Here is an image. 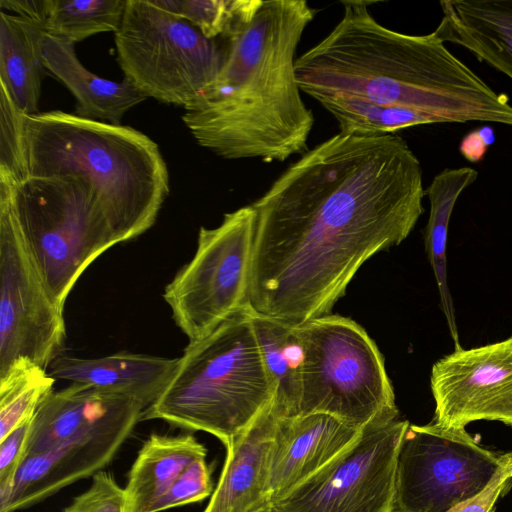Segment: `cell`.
Wrapping results in <instances>:
<instances>
[{
  "label": "cell",
  "instance_id": "obj_1",
  "mask_svg": "<svg viewBox=\"0 0 512 512\" xmlns=\"http://www.w3.org/2000/svg\"><path fill=\"white\" fill-rule=\"evenodd\" d=\"M424 195L394 133L339 132L308 150L251 204L250 309L291 325L330 314L370 257L408 237Z\"/></svg>",
  "mask_w": 512,
  "mask_h": 512
},
{
  "label": "cell",
  "instance_id": "obj_2",
  "mask_svg": "<svg viewBox=\"0 0 512 512\" xmlns=\"http://www.w3.org/2000/svg\"><path fill=\"white\" fill-rule=\"evenodd\" d=\"M334 29L295 62L300 90L319 101L361 98L413 109L443 122L512 126V105L452 54L434 33L410 35L380 24L367 2L344 1Z\"/></svg>",
  "mask_w": 512,
  "mask_h": 512
},
{
  "label": "cell",
  "instance_id": "obj_3",
  "mask_svg": "<svg viewBox=\"0 0 512 512\" xmlns=\"http://www.w3.org/2000/svg\"><path fill=\"white\" fill-rule=\"evenodd\" d=\"M315 14L304 0H262L226 37L215 81L182 117L200 146L224 159L264 162L308 151L314 115L301 96L295 55Z\"/></svg>",
  "mask_w": 512,
  "mask_h": 512
},
{
  "label": "cell",
  "instance_id": "obj_4",
  "mask_svg": "<svg viewBox=\"0 0 512 512\" xmlns=\"http://www.w3.org/2000/svg\"><path fill=\"white\" fill-rule=\"evenodd\" d=\"M29 177H76L93 191L118 243L147 231L169 193L158 145L123 125L60 110L26 116Z\"/></svg>",
  "mask_w": 512,
  "mask_h": 512
},
{
  "label": "cell",
  "instance_id": "obj_5",
  "mask_svg": "<svg viewBox=\"0 0 512 512\" xmlns=\"http://www.w3.org/2000/svg\"><path fill=\"white\" fill-rule=\"evenodd\" d=\"M274 395L248 307L189 342L142 420L160 419L207 432L227 449L269 407Z\"/></svg>",
  "mask_w": 512,
  "mask_h": 512
},
{
  "label": "cell",
  "instance_id": "obj_6",
  "mask_svg": "<svg viewBox=\"0 0 512 512\" xmlns=\"http://www.w3.org/2000/svg\"><path fill=\"white\" fill-rule=\"evenodd\" d=\"M294 332L303 353L294 417L325 413L360 429L399 417L384 358L359 324L328 314L294 325Z\"/></svg>",
  "mask_w": 512,
  "mask_h": 512
},
{
  "label": "cell",
  "instance_id": "obj_7",
  "mask_svg": "<svg viewBox=\"0 0 512 512\" xmlns=\"http://www.w3.org/2000/svg\"><path fill=\"white\" fill-rule=\"evenodd\" d=\"M47 288L64 310L84 270L118 244L88 184L76 177L0 179Z\"/></svg>",
  "mask_w": 512,
  "mask_h": 512
},
{
  "label": "cell",
  "instance_id": "obj_8",
  "mask_svg": "<svg viewBox=\"0 0 512 512\" xmlns=\"http://www.w3.org/2000/svg\"><path fill=\"white\" fill-rule=\"evenodd\" d=\"M114 39L125 78L146 98L185 110L204 98L225 56L214 40L151 0H127Z\"/></svg>",
  "mask_w": 512,
  "mask_h": 512
},
{
  "label": "cell",
  "instance_id": "obj_9",
  "mask_svg": "<svg viewBox=\"0 0 512 512\" xmlns=\"http://www.w3.org/2000/svg\"><path fill=\"white\" fill-rule=\"evenodd\" d=\"M255 229L251 205L226 213L215 228L201 227L193 258L166 286L163 297L189 342L249 307Z\"/></svg>",
  "mask_w": 512,
  "mask_h": 512
},
{
  "label": "cell",
  "instance_id": "obj_10",
  "mask_svg": "<svg viewBox=\"0 0 512 512\" xmlns=\"http://www.w3.org/2000/svg\"><path fill=\"white\" fill-rule=\"evenodd\" d=\"M504 456L465 428L409 424L397 457L394 512L450 511L489 483Z\"/></svg>",
  "mask_w": 512,
  "mask_h": 512
},
{
  "label": "cell",
  "instance_id": "obj_11",
  "mask_svg": "<svg viewBox=\"0 0 512 512\" xmlns=\"http://www.w3.org/2000/svg\"><path fill=\"white\" fill-rule=\"evenodd\" d=\"M65 334L63 309L52 298L0 188V377L23 364L47 370Z\"/></svg>",
  "mask_w": 512,
  "mask_h": 512
},
{
  "label": "cell",
  "instance_id": "obj_12",
  "mask_svg": "<svg viewBox=\"0 0 512 512\" xmlns=\"http://www.w3.org/2000/svg\"><path fill=\"white\" fill-rule=\"evenodd\" d=\"M409 426L398 418L362 428L328 464L271 506L275 512H394L400 444Z\"/></svg>",
  "mask_w": 512,
  "mask_h": 512
},
{
  "label": "cell",
  "instance_id": "obj_13",
  "mask_svg": "<svg viewBox=\"0 0 512 512\" xmlns=\"http://www.w3.org/2000/svg\"><path fill=\"white\" fill-rule=\"evenodd\" d=\"M430 384L435 423L465 428L491 420L512 427V337L441 358L432 367Z\"/></svg>",
  "mask_w": 512,
  "mask_h": 512
},
{
  "label": "cell",
  "instance_id": "obj_14",
  "mask_svg": "<svg viewBox=\"0 0 512 512\" xmlns=\"http://www.w3.org/2000/svg\"><path fill=\"white\" fill-rule=\"evenodd\" d=\"M147 406L124 394L72 383L52 392L35 412L24 459L65 444L142 420Z\"/></svg>",
  "mask_w": 512,
  "mask_h": 512
},
{
  "label": "cell",
  "instance_id": "obj_15",
  "mask_svg": "<svg viewBox=\"0 0 512 512\" xmlns=\"http://www.w3.org/2000/svg\"><path fill=\"white\" fill-rule=\"evenodd\" d=\"M361 430L325 413L279 417L270 463V505L348 448Z\"/></svg>",
  "mask_w": 512,
  "mask_h": 512
},
{
  "label": "cell",
  "instance_id": "obj_16",
  "mask_svg": "<svg viewBox=\"0 0 512 512\" xmlns=\"http://www.w3.org/2000/svg\"><path fill=\"white\" fill-rule=\"evenodd\" d=\"M135 426L122 425L26 457L18 470L12 494L0 512L29 507L82 478L93 476L113 459Z\"/></svg>",
  "mask_w": 512,
  "mask_h": 512
},
{
  "label": "cell",
  "instance_id": "obj_17",
  "mask_svg": "<svg viewBox=\"0 0 512 512\" xmlns=\"http://www.w3.org/2000/svg\"><path fill=\"white\" fill-rule=\"evenodd\" d=\"M278 418L272 402L226 449L218 484L202 512H255L270 505L268 484Z\"/></svg>",
  "mask_w": 512,
  "mask_h": 512
},
{
  "label": "cell",
  "instance_id": "obj_18",
  "mask_svg": "<svg viewBox=\"0 0 512 512\" xmlns=\"http://www.w3.org/2000/svg\"><path fill=\"white\" fill-rule=\"evenodd\" d=\"M178 358L116 353L84 359L57 356L48 367L51 377L136 398L147 407L162 393Z\"/></svg>",
  "mask_w": 512,
  "mask_h": 512
},
{
  "label": "cell",
  "instance_id": "obj_19",
  "mask_svg": "<svg viewBox=\"0 0 512 512\" xmlns=\"http://www.w3.org/2000/svg\"><path fill=\"white\" fill-rule=\"evenodd\" d=\"M440 6L434 33L512 79V0H446Z\"/></svg>",
  "mask_w": 512,
  "mask_h": 512
},
{
  "label": "cell",
  "instance_id": "obj_20",
  "mask_svg": "<svg viewBox=\"0 0 512 512\" xmlns=\"http://www.w3.org/2000/svg\"><path fill=\"white\" fill-rule=\"evenodd\" d=\"M42 53L45 69L75 97L79 117L120 125L124 114L146 99L126 78L115 82L86 69L73 44L44 35Z\"/></svg>",
  "mask_w": 512,
  "mask_h": 512
},
{
  "label": "cell",
  "instance_id": "obj_21",
  "mask_svg": "<svg viewBox=\"0 0 512 512\" xmlns=\"http://www.w3.org/2000/svg\"><path fill=\"white\" fill-rule=\"evenodd\" d=\"M206 456L205 446L191 434H151L139 450L124 487L128 512H151L183 470Z\"/></svg>",
  "mask_w": 512,
  "mask_h": 512
},
{
  "label": "cell",
  "instance_id": "obj_22",
  "mask_svg": "<svg viewBox=\"0 0 512 512\" xmlns=\"http://www.w3.org/2000/svg\"><path fill=\"white\" fill-rule=\"evenodd\" d=\"M44 33L35 24L0 13V87L25 115L39 113L41 80L45 69Z\"/></svg>",
  "mask_w": 512,
  "mask_h": 512
},
{
  "label": "cell",
  "instance_id": "obj_23",
  "mask_svg": "<svg viewBox=\"0 0 512 512\" xmlns=\"http://www.w3.org/2000/svg\"><path fill=\"white\" fill-rule=\"evenodd\" d=\"M478 173L470 167L444 169L425 190L430 202V214L425 232L426 252L436 279L441 309L445 315L455 350L461 349L453 302L447 281L448 226L460 194L476 179Z\"/></svg>",
  "mask_w": 512,
  "mask_h": 512
},
{
  "label": "cell",
  "instance_id": "obj_24",
  "mask_svg": "<svg viewBox=\"0 0 512 512\" xmlns=\"http://www.w3.org/2000/svg\"><path fill=\"white\" fill-rule=\"evenodd\" d=\"M251 312L265 366L275 389L273 407L280 417H294L301 390L303 360L294 325Z\"/></svg>",
  "mask_w": 512,
  "mask_h": 512
},
{
  "label": "cell",
  "instance_id": "obj_25",
  "mask_svg": "<svg viewBox=\"0 0 512 512\" xmlns=\"http://www.w3.org/2000/svg\"><path fill=\"white\" fill-rule=\"evenodd\" d=\"M127 0H45L39 28L44 35L75 44L103 32L116 33Z\"/></svg>",
  "mask_w": 512,
  "mask_h": 512
},
{
  "label": "cell",
  "instance_id": "obj_26",
  "mask_svg": "<svg viewBox=\"0 0 512 512\" xmlns=\"http://www.w3.org/2000/svg\"><path fill=\"white\" fill-rule=\"evenodd\" d=\"M318 102L336 119L340 132L347 134H389L421 124L440 123L426 113L356 97H328Z\"/></svg>",
  "mask_w": 512,
  "mask_h": 512
},
{
  "label": "cell",
  "instance_id": "obj_27",
  "mask_svg": "<svg viewBox=\"0 0 512 512\" xmlns=\"http://www.w3.org/2000/svg\"><path fill=\"white\" fill-rule=\"evenodd\" d=\"M55 379L46 369L23 364L0 377V440L33 418L53 392Z\"/></svg>",
  "mask_w": 512,
  "mask_h": 512
},
{
  "label": "cell",
  "instance_id": "obj_28",
  "mask_svg": "<svg viewBox=\"0 0 512 512\" xmlns=\"http://www.w3.org/2000/svg\"><path fill=\"white\" fill-rule=\"evenodd\" d=\"M195 26L206 38H226L237 26L251 19L262 0H151Z\"/></svg>",
  "mask_w": 512,
  "mask_h": 512
},
{
  "label": "cell",
  "instance_id": "obj_29",
  "mask_svg": "<svg viewBox=\"0 0 512 512\" xmlns=\"http://www.w3.org/2000/svg\"><path fill=\"white\" fill-rule=\"evenodd\" d=\"M26 116L0 87V179L13 184L27 179Z\"/></svg>",
  "mask_w": 512,
  "mask_h": 512
},
{
  "label": "cell",
  "instance_id": "obj_30",
  "mask_svg": "<svg viewBox=\"0 0 512 512\" xmlns=\"http://www.w3.org/2000/svg\"><path fill=\"white\" fill-rule=\"evenodd\" d=\"M213 491L211 468L206 458L197 459L183 470L170 489L153 506L151 512H161L202 501L211 496Z\"/></svg>",
  "mask_w": 512,
  "mask_h": 512
},
{
  "label": "cell",
  "instance_id": "obj_31",
  "mask_svg": "<svg viewBox=\"0 0 512 512\" xmlns=\"http://www.w3.org/2000/svg\"><path fill=\"white\" fill-rule=\"evenodd\" d=\"M63 512H128L125 488L111 473L100 470L92 476L90 487L76 496Z\"/></svg>",
  "mask_w": 512,
  "mask_h": 512
},
{
  "label": "cell",
  "instance_id": "obj_32",
  "mask_svg": "<svg viewBox=\"0 0 512 512\" xmlns=\"http://www.w3.org/2000/svg\"><path fill=\"white\" fill-rule=\"evenodd\" d=\"M32 419L0 440V508L6 505L12 494L18 470L24 460Z\"/></svg>",
  "mask_w": 512,
  "mask_h": 512
},
{
  "label": "cell",
  "instance_id": "obj_33",
  "mask_svg": "<svg viewBox=\"0 0 512 512\" xmlns=\"http://www.w3.org/2000/svg\"><path fill=\"white\" fill-rule=\"evenodd\" d=\"M511 483L512 452H507L489 483L474 497L455 506L448 512H494L496 501L509 489Z\"/></svg>",
  "mask_w": 512,
  "mask_h": 512
},
{
  "label": "cell",
  "instance_id": "obj_34",
  "mask_svg": "<svg viewBox=\"0 0 512 512\" xmlns=\"http://www.w3.org/2000/svg\"><path fill=\"white\" fill-rule=\"evenodd\" d=\"M495 141V134L490 126H483L466 134L459 146L462 156L472 162H480L487 153L488 147Z\"/></svg>",
  "mask_w": 512,
  "mask_h": 512
},
{
  "label": "cell",
  "instance_id": "obj_35",
  "mask_svg": "<svg viewBox=\"0 0 512 512\" xmlns=\"http://www.w3.org/2000/svg\"><path fill=\"white\" fill-rule=\"evenodd\" d=\"M255 512H275L271 505L265 506Z\"/></svg>",
  "mask_w": 512,
  "mask_h": 512
}]
</instances>
